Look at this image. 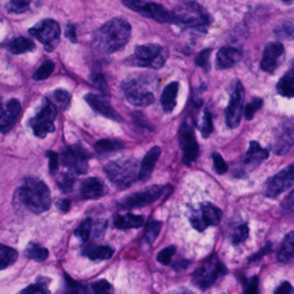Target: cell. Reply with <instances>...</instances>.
Wrapping results in <instances>:
<instances>
[{
  "label": "cell",
  "instance_id": "6da1fadb",
  "mask_svg": "<svg viewBox=\"0 0 294 294\" xmlns=\"http://www.w3.org/2000/svg\"><path fill=\"white\" fill-rule=\"evenodd\" d=\"M131 26L126 19L115 18L95 31L92 45L97 52L111 55L127 45L131 39Z\"/></svg>",
  "mask_w": 294,
  "mask_h": 294
},
{
  "label": "cell",
  "instance_id": "7a4b0ae2",
  "mask_svg": "<svg viewBox=\"0 0 294 294\" xmlns=\"http://www.w3.org/2000/svg\"><path fill=\"white\" fill-rule=\"evenodd\" d=\"M14 201L34 214H41L51 207V194L44 182L30 177L17 189Z\"/></svg>",
  "mask_w": 294,
  "mask_h": 294
},
{
  "label": "cell",
  "instance_id": "3957f363",
  "mask_svg": "<svg viewBox=\"0 0 294 294\" xmlns=\"http://www.w3.org/2000/svg\"><path fill=\"white\" fill-rule=\"evenodd\" d=\"M104 171L112 184L124 191L138 180L139 165L135 158L126 156L110 161L104 167Z\"/></svg>",
  "mask_w": 294,
  "mask_h": 294
},
{
  "label": "cell",
  "instance_id": "277c9868",
  "mask_svg": "<svg viewBox=\"0 0 294 294\" xmlns=\"http://www.w3.org/2000/svg\"><path fill=\"white\" fill-rule=\"evenodd\" d=\"M174 25L181 27L201 30L208 27L213 19L210 13L200 4L192 1L179 4L173 12Z\"/></svg>",
  "mask_w": 294,
  "mask_h": 294
},
{
  "label": "cell",
  "instance_id": "5b68a950",
  "mask_svg": "<svg viewBox=\"0 0 294 294\" xmlns=\"http://www.w3.org/2000/svg\"><path fill=\"white\" fill-rule=\"evenodd\" d=\"M228 273V269L223 261L216 254L207 258L201 267L194 271L191 276V283L201 291L213 287Z\"/></svg>",
  "mask_w": 294,
  "mask_h": 294
},
{
  "label": "cell",
  "instance_id": "8992f818",
  "mask_svg": "<svg viewBox=\"0 0 294 294\" xmlns=\"http://www.w3.org/2000/svg\"><path fill=\"white\" fill-rule=\"evenodd\" d=\"M169 56L167 48L155 43L137 46L128 63L134 67L160 69L163 67Z\"/></svg>",
  "mask_w": 294,
  "mask_h": 294
},
{
  "label": "cell",
  "instance_id": "52a82bcc",
  "mask_svg": "<svg viewBox=\"0 0 294 294\" xmlns=\"http://www.w3.org/2000/svg\"><path fill=\"white\" fill-rule=\"evenodd\" d=\"M151 79L148 77L127 78L122 83L125 99L132 106L147 107L155 102V95L151 91Z\"/></svg>",
  "mask_w": 294,
  "mask_h": 294
},
{
  "label": "cell",
  "instance_id": "ba28073f",
  "mask_svg": "<svg viewBox=\"0 0 294 294\" xmlns=\"http://www.w3.org/2000/svg\"><path fill=\"white\" fill-rule=\"evenodd\" d=\"M169 189L167 185H152L145 190L129 194L118 202V207L121 210H132L149 206L162 197Z\"/></svg>",
  "mask_w": 294,
  "mask_h": 294
},
{
  "label": "cell",
  "instance_id": "9c48e42d",
  "mask_svg": "<svg viewBox=\"0 0 294 294\" xmlns=\"http://www.w3.org/2000/svg\"><path fill=\"white\" fill-rule=\"evenodd\" d=\"M124 6L133 11L135 13H139L148 19H153L158 23H168L174 24V17L173 12H170L166 7L161 4L155 2H145V1H134L126 0L122 2Z\"/></svg>",
  "mask_w": 294,
  "mask_h": 294
},
{
  "label": "cell",
  "instance_id": "30bf717a",
  "mask_svg": "<svg viewBox=\"0 0 294 294\" xmlns=\"http://www.w3.org/2000/svg\"><path fill=\"white\" fill-rule=\"evenodd\" d=\"M57 111L55 106L45 99L39 112L29 121L33 133L36 137L44 138L49 133L55 131V121Z\"/></svg>",
  "mask_w": 294,
  "mask_h": 294
},
{
  "label": "cell",
  "instance_id": "8fae6325",
  "mask_svg": "<svg viewBox=\"0 0 294 294\" xmlns=\"http://www.w3.org/2000/svg\"><path fill=\"white\" fill-rule=\"evenodd\" d=\"M32 37L43 43L46 51L56 49L61 38V27L54 19H44L29 31Z\"/></svg>",
  "mask_w": 294,
  "mask_h": 294
},
{
  "label": "cell",
  "instance_id": "7c38bea8",
  "mask_svg": "<svg viewBox=\"0 0 294 294\" xmlns=\"http://www.w3.org/2000/svg\"><path fill=\"white\" fill-rule=\"evenodd\" d=\"M90 155L81 145L74 144L70 146L61 153L59 161L63 167L68 169V173L73 175H81L87 172L88 160Z\"/></svg>",
  "mask_w": 294,
  "mask_h": 294
},
{
  "label": "cell",
  "instance_id": "4fadbf2b",
  "mask_svg": "<svg viewBox=\"0 0 294 294\" xmlns=\"http://www.w3.org/2000/svg\"><path fill=\"white\" fill-rule=\"evenodd\" d=\"M245 91L240 80H235L231 91L230 102L225 109V121L228 128L236 129L242 121Z\"/></svg>",
  "mask_w": 294,
  "mask_h": 294
},
{
  "label": "cell",
  "instance_id": "5bb4252c",
  "mask_svg": "<svg viewBox=\"0 0 294 294\" xmlns=\"http://www.w3.org/2000/svg\"><path fill=\"white\" fill-rule=\"evenodd\" d=\"M221 210L215 205L206 202L201 204L199 210L194 211L189 217V221L191 226L196 231L202 232L210 226H217L221 222Z\"/></svg>",
  "mask_w": 294,
  "mask_h": 294
},
{
  "label": "cell",
  "instance_id": "9a60e30c",
  "mask_svg": "<svg viewBox=\"0 0 294 294\" xmlns=\"http://www.w3.org/2000/svg\"><path fill=\"white\" fill-rule=\"evenodd\" d=\"M179 148L182 152V161L190 166L200 157V146L195 136L193 126L184 121L179 128Z\"/></svg>",
  "mask_w": 294,
  "mask_h": 294
},
{
  "label": "cell",
  "instance_id": "2e32d148",
  "mask_svg": "<svg viewBox=\"0 0 294 294\" xmlns=\"http://www.w3.org/2000/svg\"><path fill=\"white\" fill-rule=\"evenodd\" d=\"M293 183V165L291 164L267 179L264 185V195L270 199H275L291 189Z\"/></svg>",
  "mask_w": 294,
  "mask_h": 294
},
{
  "label": "cell",
  "instance_id": "e0dca14e",
  "mask_svg": "<svg viewBox=\"0 0 294 294\" xmlns=\"http://www.w3.org/2000/svg\"><path fill=\"white\" fill-rule=\"evenodd\" d=\"M285 48L282 43L272 42L267 44L261 59V70L265 73H274L285 60Z\"/></svg>",
  "mask_w": 294,
  "mask_h": 294
},
{
  "label": "cell",
  "instance_id": "ac0fdd59",
  "mask_svg": "<svg viewBox=\"0 0 294 294\" xmlns=\"http://www.w3.org/2000/svg\"><path fill=\"white\" fill-rule=\"evenodd\" d=\"M22 113L21 103L16 99L7 102L0 100V132L8 133L15 125Z\"/></svg>",
  "mask_w": 294,
  "mask_h": 294
},
{
  "label": "cell",
  "instance_id": "d6986e66",
  "mask_svg": "<svg viewBox=\"0 0 294 294\" xmlns=\"http://www.w3.org/2000/svg\"><path fill=\"white\" fill-rule=\"evenodd\" d=\"M269 157V152L256 141H251L243 158V172H251Z\"/></svg>",
  "mask_w": 294,
  "mask_h": 294
},
{
  "label": "cell",
  "instance_id": "ffe728a7",
  "mask_svg": "<svg viewBox=\"0 0 294 294\" xmlns=\"http://www.w3.org/2000/svg\"><path fill=\"white\" fill-rule=\"evenodd\" d=\"M85 101L91 109L107 119L119 123L124 121L123 117L110 105L105 97H101L97 94L87 93L85 96Z\"/></svg>",
  "mask_w": 294,
  "mask_h": 294
},
{
  "label": "cell",
  "instance_id": "44dd1931",
  "mask_svg": "<svg viewBox=\"0 0 294 294\" xmlns=\"http://www.w3.org/2000/svg\"><path fill=\"white\" fill-rule=\"evenodd\" d=\"M108 188L105 182L97 177H89L82 180L79 185V193L82 199L95 201L106 196Z\"/></svg>",
  "mask_w": 294,
  "mask_h": 294
},
{
  "label": "cell",
  "instance_id": "7402d4cb",
  "mask_svg": "<svg viewBox=\"0 0 294 294\" xmlns=\"http://www.w3.org/2000/svg\"><path fill=\"white\" fill-rule=\"evenodd\" d=\"M293 145V127L292 124H285L279 128L273 141L272 150L276 155H285Z\"/></svg>",
  "mask_w": 294,
  "mask_h": 294
},
{
  "label": "cell",
  "instance_id": "603a6c76",
  "mask_svg": "<svg viewBox=\"0 0 294 294\" xmlns=\"http://www.w3.org/2000/svg\"><path fill=\"white\" fill-rule=\"evenodd\" d=\"M161 154V148L158 146H154L147 152L139 167L138 180L146 182L150 179L152 173L155 169V164L157 162L158 159L160 158Z\"/></svg>",
  "mask_w": 294,
  "mask_h": 294
},
{
  "label": "cell",
  "instance_id": "cb8c5ba5",
  "mask_svg": "<svg viewBox=\"0 0 294 294\" xmlns=\"http://www.w3.org/2000/svg\"><path fill=\"white\" fill-rule=\"evenodd\" d=\"M242 58V52L233 47H223L219 49L216 59V67L220 70L234 67Z\"/></svg>",
  "mask_w": 294,
  "mask_h": 294
},
{
  "label": "cell",
  "instance_id": "d4e9b609",
  "mask_svg": "<svg viewBox=\"0 0 294 294\" xmlns=\"http://www.w3.org/2000/svg\"><path fill=\"white\" fill-rule=\"evenodd\" d=\"M179 84L178 81H173L164 88L161 96V106L164 113L169 114L173 113L177 102L176 99L179 92Z\"/></svg>",
  "mask_w": 294,
  "mask_h": 294
},
{
  "label": "cell",
  "instance_id": "484cf974",
  "mask_svg": "<svg viewBox=\"0 0 294 294\" xmlns=\"http://www.w3.org/2000/svg\"><path fill=\"white\" fill-rule=\"evenodd\" d=\"M2 46L13 55H21L28 52H33L37 48L32 40L25 37H15L7 41Z\"/></svg>",
  "mask_w": 294,
  "mask_h": 294
},
{
  "label": "cell",
  "instance_id": "4316f807",
  "mask_svg": "<svg viewBox=\"0 0 294 294\" xmlns=\"http://www.w3.org/2000/svg\"><path fill=\"white\" fill-rule=\"evenodd\" d=\"M144 224V217L136 215L133 213H126L124 215L116 216L114 219V225L119 230L126 231L131 229H138Z\"/></svg>",
  "mask_w": 294,
  "mask_h": 294
},
{
  "label": "cell",
  "instance_id": "83f0119b",
  "mask_svg": "<svg viewBox=\"0 0 294 294\" xmlns=\"http://www.w3.org/2000/svg\"><path fill=\"white\" fill-rule=\"evenodd\" d=\"M83 255L89 258L91 261H106L113 257L114 249L106 245L87 246L83 250Z\"/></svg>",
  "mask_w": 294,
  "mask_h": 294
},
{
  "label": "cell",
  "instance_id": "f1b7e54d",
  "mask_svg": "<svg viewBox=\"0 0 294 294\" xmlns=\"http://www.w3.org/2000/svg\"><path fill=\"white\" fill-rule=\"evenodd\" d=\"M294 232L290 231L282 241L280 249L277 254V259L284 264L291 263L294 257Z\"/></svg>",
  "mask_w": 294,
  "mask_h": 294
},
{
  "label": "cell",
  "instance_id": "f546056e",
  "mask_svg": "<svg viewBox=\"0 0 294 294\" xmlns=\"http://www.w3.org/2000/svg\"><path fill=\"white\" fill-rule=\"evenodd\" d=\"M277 92L282 97L291 99L294 96V73L293 68L285 73L276 85Z\"/></svg>",
  "mask_w": 294,
  "mask_h": 294
},
{
  "label": "cell",
  "instance_id": "4dcf8cb0",
  "mask_svg": "<svg viewBox=\"0 0 294 294\" xmlns=\"http://www.w3.org/2000/svg\"><path fill=\"white\" fill-rule=\"evenodd\" d=\"M124 144L118 140L102 139L95 144V149L100 155H108L124 149Z\"/></svg>",
  "mask_w": 294,
  "mask_h": 294
},
{
  "label": "cell",
  "instance_id": "1f68e13d",
  "mask_svg": "<svg viewBox=\"0 0 294 294\" xmlns=\"http://www.w3.org/2000/svg\"><path fill=\"white\" fill-rule=\"evenodd\" d=\"M19 254L15 249L0 244V270L6 269L15 263Z\"/></svg>",
  "mask_w": 294,
  "mask_h": 294
},
{
  "label": "cell",
  "instance_id": "d6a6232c",
  "mask_svg": "<svg viewBox=\"0 0 294 294\" xmlns=\"http://www.w3.org/2000/svg\"><path fill=\"white\" fill-rule=\"evenodd\" d=\"M25 255L30 260L42 262L49 256V251L37 243H30L25 249Z\"/></svg>",
  "mask_w": 294,
  "mask_h": 294
},
{
  "label": "cell",
  "instance_id": "836d02e7",
  "mask_svg": "<svg viewBox=\"0 0 294 294\" xmlns=\"http://www.w3.org/2000/svg\"><path fill=\"white\" fill-rule=\"evenodd\" d=\"M50 279L45 277H40L35 284L23 289L19 294H49V284Z\"/></svg>",
  "mask_w": 294,
  "mask_h": 294
},
{
  "label": "cell",
  "instance_id": "e575fe53",
  "mask_svg": "<svg viewBox=\"0 0 294 294\" xmlns=\"http://www.w3.org/2000/svg\"><path fill=\"white\" fill-rule=\"evenodd\" d=\"M162 228V223L155 219H150L147 224L145 231L143 234V240L148 244H152L157 238Z\"/></svg>",
  "mask_w": 294,
  "mask_h": 294
},
{
  "label": "cell",
  "instance_id": "d590c367",
  "mask_svg": "<svg viewBox=\"0 0 294 294\" xmlns=\"http://www.w3.org/2000/svg\"><path fill=\"white\" fill-rule=\"evenodd\" d=\"M114 289L110 282L107 279H100L91 283L89 287H86L85 294H113Z\"/></svg>",
  "mask_w": 294,
  "mask_h": 294
},
{
  "label": "cell",
  "instance_id": "8d00e7d4",
  "mask_svg": "<svg viewBox=\"0 0 294 294\" xmlns=\"http://www.w3.org/2000/svg\"><path fill=\"white\" fill-rule=\"evenodd\" d=\"M249 235V229L248 225L243 224L237 225L234 228L233 231L231 232V243H233L234 245H238L244 243L246 240L248 239Z\"/></svg>",
  "mask_w": 294,
  "mask_h": 294
},
{
  "label": "cell",
  "instance_id": "74e56055",
  "mask_svg": "<svg viewBox=\"0 0 294 294\" xmlns=\"http://www.w3.org/2000/svg\"><path fill=\"white\" fill-rule=\"evenodd\" d=\"M74 181H75V177L68 172L61 173L56 179L58 187L60 188L64 193H69L72 191Z\"/></svg>",
  "mask_w": 294,
  "mask_h": 294
},
{
  "label": "cell",
  "instance_id": "f35d334b",
  "mask_svg": "<svg viewBox=\"0 0 294 294\" xmlns=\"http://www.w3.org/2000/svg\"><path fill=\"white\" fill-rule=\"evenodd\" d=\"M200 131L203 138H208L210 135L213 133L214 131V125H213V114L210 113L209 111L206 110L204 113L202 118V123L200 125Z\"/></svg>",
  "mask_w": 294,
  "mask_h": 294
},
{
  "label": "cell",
  "instance_id": "ab89813d",
  "mask_svg": "<svg viewBox=\"0 0 294 294\" xmlns=\"http://www.w3.org/2000/svg\"><path fill=\"white\" fill-rule=\"evenodd\" d=\"M91 229H92V220L91 219H86L82 222L79 227L74 231L76 237L81 240L82 242H87L91 237Z\"/></svg>",
  "mask_w": 294,
  "mask_h": 294
},
{
  "label": "cell",
  "instance_id": "60d3db41",
  "mask_svg": "<svg viewBox=\"0 0 294 294\" xmlns=\"http://www.w3.org/2000/svg\"><path fill=\"white\" fill-rule=\"evenodd\" d=\"M55 65L52 61H46L41 67L37 70V72L34 73L33 79L37 81L40 80H44L48 79L49 76L51 75L54 70H55Z\"/></svg>",
  "mask_w": 294,
  "mask_h": 294
},
{
  "label": "cell",
  "instance_id": "b9f144b4",
  "mask_svg": "<svg viewBox=\"0 0 294 294\" xmlns=\"http://www.w3.org/2000/svg\"><path fill=\"white\" fill-rule=\"evenodd\" d=\"M263 100L261 97H254L252 100L251 102H249L247 106H246L245 110H244V116L245 119L248 121H250L254 119L255 113L259 110H261L263 107Z\"/></svg>",
  "mask_w": 294,
  "mask_h": 294
},
{
  "label": "cell",
  "instance_id": "7bdbcfd3",
  "mask_svg": "<svg viewBox=\"0 0 294 294\" xmlns=\"http://www.w3.org/2000/svg\"><path fill=\"white\" fill-rule=\"evenodd\" d=\"M91 80L95 86L103 93V95L108 96V94H109L108 85H107L103 73H101L100 70H94L93 72L91 73Z\"/></svg>",
  "mask_w": 294,
  "mask_h": 294
},
{
  "label": "cell",
  "instance_id": "ee69618b",
  "mask_svg": "<svg viewBox=\"0 0 294 294\" xmlns=\"http://www.w3.org/2000/svg\"><path fill=\"white\" fill-rule=\"evenodd\" d=\"M53 97L55 102L60 106L61 110L66 111L68 109L71 102V95L69 92L62 89H58L53 92Z\"/></svg>",
  "mask_w": 294,
  "mask_h": 294
},
{
  "label": "cell",
  "instance_id": "f6af8a7d",
  "mask_svg": "<svg viewBox=\"0 0 294 294\" xmlns=\"http://www.w3.org/2000/svg\"><path fill=\"white\" fill-rule=\"evenodd\" d=\"M31 1H19V0H13L7 4V12L9 13H15V14H21L27 12L30 9Z\"/></svg>",
  "mask_w": 294,
  "mask_h": 294
},
{
  "label": "cell",
  "instance_id": "bcb514c9",
  "mask_svg": "<svg viewBox=\"0 0 294 294\" xmlns=\"http://www.w3.org/2000/svg\"><path fill=\"white\" fill-rule=\"evenodd\" d=\"M244 294H258L259 292V278L252 276L250 278L244 277L242 279Z\"/></svg>",
  "mask_w": 294,
  "mask_h": 294
},
{
  "label": "cell",
  "instance_id": "7dc6e473",
  "mask_svg": "<svg viewBox=\"0 0 294 294\" xmlns=\"http://www.w3.org/2000/svg\"><path fill=\"white\" fill-rule=\"evenodd\" d=\"M176 247L175 246H168L167 248L162 249L158 253L156 256V260L158 262H160L163 266H168L172 261V258L173 255H175Z\"/></svg>",
  "mask_w": 294,
  "mask_h": 294
},
{
  "label": "cell",
  "instance_id": "c3c4849f",
  "mask_svg": "<svg viewBox=\"0 0 294 294\" xmlns=\"http://www.w3.org/2000/svg\"><path fill=\"white\" fill-rule=\"evenodd\" d=\"M212 49H206L198 55L197 57L195 59V63L198 67H201L203 68L206 72H209L211 69V63H210V56L212 54Z\"/></svg>",
  "mask_w": 294,
  "mask_h": 294
},
{
  "label": "cell",
  "instance_id": "681fc988",
  "mask_svg": "<svg viewBox=\"0 0 294 294\" xmlns=\"http://www.w3.org/2000/svg\"><path fill=\"white\" fill-rule=\"evenodd\" d=\"M213 169L215 171L216 173L218 174H224L228 171L227 163L225 162L224 158L222 155L218 153L214 152L213 154Z\"/></svg>",
  "mask_w": 294,
  "mask_h": 294
},
{
  "label": "cell",
  "instance_id": "f907efd6",
  "mask_svg": "<svg viewBox=\"0 0 294 294\" xmlns=\"http://www.w3.org/2000/svg\"><path fill=\"white\" fill-rule=\"evenodd\" d=\"M274 32L279 37L292 39V37H293V25H292L291 22H285L282 25H279V27L277 28Z\"/></svg>",
  "mask_w": 294,
  "mask_h": 294
},
{
  "label": "cell",
  "instance_id": "816d5d0a",
  "mask_svg": "<svg viewBox=\"0 0 294 294\" xmlns=\"http://www.w3.org/2000/svg\"><path fill=\"white\" fill-rule=\"evenodd\" d=\"M47 156L49 158V173L52 175H55L59 170V155L55 152L48 151Z\"/></svg>",
  "mask_w": 294,
  "mask_h": 294
},
{
  "label": "cell",
  "instance_id": "f5cc1de1",
  "mask_svg": "<svg viewBox=\"0 0 294 294\" xmlns=\"http://www.w3.org/2000/svg\"><path fill=\"white\" fill-rule=\"evenodd\" d=\"M272 251H273V244L271 243H266L265 246L262 247L256 254L252 255L251 257L249 258V262H256V261H260L261 258Z\"/></svg>",
  "mask_w": 294,
  "mask_h": 294
},
{
  "label": "cell",
  "instance_id": "db71d44e",
  "mask_svg": "<svg viewBox=\"0 0 294 294\" xmlns=\"http://www.w3.org/2000/svg\"><path fill=\"white\" fill-rule=\"evenodd\" d=\"M293 191H291L288 197L282 203V210L285 214H291L293 212Z\"/></svg>",
  "mask_w": 294,
  "mask_h": 294
},
{
  "label": "cell",
  "instance_id": "11a10c76",
  "mask_svg": "<svg viewBox=\"0 0 294 294\" xmlns=\"http://www.w3.org/2000/svg\"><path fill=\"white\" fill-rule=\"evenodd\" d=\"M274 294H293V287L290 282L283 281L276 288Z\"/></svg>",
  "mask_w": 294,
  "mask_h": 294
},
{
  "label": "cell",
  "instance_id": "9f6ffc18",
  "mask_svg": "<svg viewBox=\"0 0 294 294\" xmlns=\"http://www.w3.org/2000/svg\"><path fill=\"white\" fill-rule=\"evenodd\" d=\"M133 120L135 122V124L137 125H139L142 128H146L149 130V124L146 121V119L144 118L143 113H135L133 114Z\"/></svg>",
  "mask_w": 294,
  "mask_h": 294
},
{
  "label": "cell",
  "instance_id": "6f0895ef",
  "mask_svg": "<svg viewBox=\"0 0 294 294\" xmlns=\"http://www.w3.org/2000/svg\"><path fill=\"white\" fill-rule=\"evenodd\" d=\"M65 36L70 42L75 43H77V37H76L75 27L72 25H68L66 28L65 31Z\"/></svg>",
  "mask_w": 294,
  "mask_h": 294
},
{
  "label": "cell",
  "instance_id": "680465c9",
  "mask_svg": "<svg viewBox=\"0 0 294 294\" xmlns=\"http://www.w3.org/2000/svg\"><path fill=\"white\" fill-rule=\"evenodd\" d=\"M191 264V261H189V260H185V259H183L181 261H178V262H175V263L173 264V269L177 271V272H180V271H183V270H185Z\"/></svg>",
  "mask_w": 294,
  "mask_h": 294
},
{
  "label": "cell",
  "instance_id": "91938a15",
  "mask_svg": "<svg viewBox=\"0 0 294 294\" xmlns=\"http://www.w3.org/2000/svg\"><path fill=\"white\" fill-rule=\"evenodd\" d=\"M56 207L61 212L67 213V212H68V210L70 209V207H71V203L67 200H59L56 202Z\"/></svg>",
  "mask_w": 294,
  "mask_h": 294
},
{
  "label": "cell",
  "instance_id": "94428289",
  "mask_svg": "<svg viewBox=\"0 0 294 294\" xmlns=\"http://www.w3.org/2000/svg\"><path fill=\"white\" fill-rule=\"evenodd\" d=\"M177 294H191L189 293V292H186V291H181V292H178Z\"/></svg>",
  "mask_w": 294,
  "mask_h": 294
}]
</instances>
